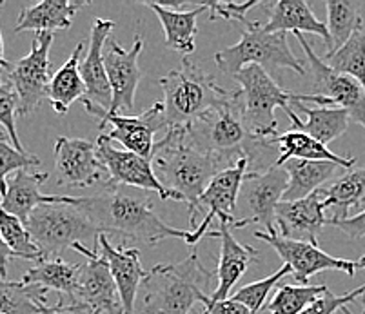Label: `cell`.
Listing matches in <instances>:
<instances>
[{
    "instance_id": "cell-1",
    "label": "cell",
    "mask_w": 365,
    "mask_h": 314,
    "mask_svg": "<svg viewBox=\"0 0 365 314\" xmlns=\"http://www.w3.org/2000/svg\"><path fill=\"white\" fill-rule=\"evenodd\" d=\"M75 206L81 207L98 233H115L133 238L149 246H158L168 238H180L187 242L191 231L175 229L165 224L155 211L145 191L129 187H111L91 197H76Z\"/></svg>"
},
{
    "instance_id": "cell-2",
    "label": "cell",
    "mask_w": 365,
    "mask_h": 314,
    "mask_svg": "<svg viewBox=\"0 0 365 314\" xmlns=\"http://www.w3.org/2000/svg\"><path fill=\"white\" fill-rule=\"evenodd\" d=\"M185 129L191 144L220 162L224 169L233 167L240 160H247L251 167L271 151L278 150L271 138L257 137L247 125L240 89Z\"/></svg>"
},
{
    "instance_id": "cell-3",
    "label": "cell",
    "mask_w": 365,
    "mask_h": 314,
    "mask_svg": "<svg viewBox=\"0 0 365 314\" xmlns=\"http://www.w3.org/2000/svg\"><path fill=\"white\" fill-rule=\"evenodd\" d=\"M153 169L165 189L178 193L187 204L191 231L197 229L195 216L200 211V197L215 174L224 171L220 162L195 147L187 129L173 127L155 145Z\"/></svg>"
},
{
    "instance_id": "cell-4",
    "label": "cell",
    "mask_w": 365,
    "mask_h": 314,
    "mask_svg": "<svg viewBox=\"0 0 365 314\" xmlns=\"http://www.w3.org/2000/svg\"><path fill=\"white\" fill-rule=\"evenodd\" d=\"M213 276L202 266L195 249L182 262L155 266L142 283L145 291L142 314H189L195 303L207 307Z\"/></svg>"
},
{
    "instance_id": "cell-5",
    "label": "cell",
    "mask_w": 365,
    "mask_h": 314,
    "mask_svg": "<svg viewBox=\"0 0 365 314\" xmlns=\"http://www.w3.org/2000/svg\"><path fill=\"white\" fill-rule=\"evenodd\" d=\"M162 88V113L173 127H189L209 109L227 100L233 91L224 89L198 64L184 58L180 69H173L158 80Z\"/></svg>"
},
{
    "instance_id": "cell-6",
    "label": "cell",
    "mask_w": 365,
    "mask_h": 314,
    "mask_svg": "<svg viewBox=\"0 0 365 314\" xmlns=\"http://www.w3.org/2000/svg\"><path fill=\"white\" fill-rule=\"evenodd\" d=\"M218 69L233 77L247 66H260L271 75L277 69H293L304 77L305 68L287 44V33H267L260 22H247L237 44L215 55Z\"/></svg>"
},
{
    "instance_id": "cell-7",
    "label": "cell",
    "mask_w": 365,
    "mask_h": 314,
    "mask_svg": "<svg viewBox=\"0 0 365 314\" xmlns=\"http://www.w3.org/2000/svg\"><path fill=\"white\" fill-rule=\"evenodd\" d=\"M231 78L240 84L245 122L257 137L273 138L278 135L274 109L280 108L289 117L293 113L291 104L307 102V95L289 93L282 89L260 66H247Z\"/></svg>"
},
{
    "instance_id": "cell-8",
    "label": "cell",
    "mask_w": 365,
    "mask_h": 314,
    "mask_svg": "<svg viewBox=\"0 0 365 314\" xmlns=\"http://www.w3.org/2000/svg\"><path fill=\"white\" fill-rule=\"evenodd\" d=\"M33 242L38 246L42 260L58 258L66 249H73L75 244L101 233L88 214L78 206L71 204H44L38 206L26 221Z\"/></svg>"
},
{
    "instance_id": "cell-9",
    "label": "cell",
    "mask_w": 365,
    "mask_h": 314,
    "mask_svg": "<svg viewBox=\"0 0 365 314\" xmlns=\"http://www.w3.org/2000/svg\"><path fill=\"white\" fill-rule=\"evenodd\" d=\"M289 186V174L285 167L271 165L264 173L249 171L240 189V204L244 213L237 218L231 227L251 226L258 224L265 233L277 231V207Z\"/></svg>"
},
{
    "instance_id": "cell-10",
    "label": "cell",
    "mask_w": 365,
    "mask_h": 314,
    "mask_svg": "<svg viewBox=\"0 0 365 314\" xmlns=\"http://www.w3.org/2000/svg\"><path fill=\"white\" fill-rule=\"evenodd\" d=\"M53 44V33H35L31 51L16 61L9 62L6 69L9 84L19 97V117H28L48 98V88L51 82V62L49 49Z\"/></svg>"
},
{
    "instance_id": "cell-11",
    "label": "cell",
    "mask_w": 365,
    "mask_h": 314,
    "mask_svg": "<svg viewBox=\"0 0 365 314\" xmlns=\"http://www.w3.org/2000/svg\"><path fill=\"white\" fill-rule=\"evenodd\" d=\"M95 144H97L98 158L108 171L106 186L129 187V189L145 191V193L155 191L164 202H184L180 194L162 186V182L158 180L157 173L153 169V160L138 157L131 151L118 150V147H115V142L109 140L104 133L97 138Z\"/></svg>"
},
{
    "instance_id": "cell-12",
    "label": "cell",
    "mask_w": 365,
    "mask_h": 314,
    "mask_svg": "<svg viewBox=\"0 0 365 314\" xmlns=\"http://www.w3.org/2000/svg\"><path fill=\"white\" fill-rule=\"evenodd\" d=\"M82 104L91 117L101 118L102 125H111V131H102L109 140L118 142L120 145H124L125 151H131L138 157L153 160V151L157 145L155 135L158 131L168 133V124H165L164 113H162V102H155L148 111L138 117H125L120 113L104 111L89 102H82Z\"/></svg>"
},
{
    "instance_id": "cell-13",
    "label": "cell",
    "mask_w": 365,
    "mask_h": 314,
    "mask_svg": "<svg viewBox=\"0 0 365 314\" xmlns=\"http://www.w3.org/2000/svg\"><path fill=\"white\" fill-rule=\"evenodd\" d=\"M255 238L269 244L277 251L285 266L291 267V274H293L294 282L298 286H309V280L314 274L324 273V271H340L347 276H354V273L358 271L356 262H353V260L334 258L313 244L284 238L278 231H274V233L257 231Z\"/></svg>"
},
{
    "instance_id": "cell-14",
    "label": "cell",
    "mask_w": 365,
    "mask_h": 314,
    "mask_svg": "<svg viewBox=\"0 0 365 314\" xmlns=\"http://www.w3.org/2000/svg\"><path fill=\"white\" fill-rule=\"evenodd\" d=\"M249 173V162L240 160L233 167L220 171L215 174V178L209 182L207 189L200 197V209L207 207V213L204 214L202 221L197 226V229L191 231V236L185 244L189 247H195L204 236L220 238V231H209V226L213 218H218L220 224H235V209H237L238 198H240L242 184Z\"/></svg>"
},
{
    "instance_id": "cell-15",
    "label": "cell",
    "mask_w": 365,
    "mask_h": 314,
    "mask_svg": "<svg viewBox=\"0 0 365 314\" xmlns=\"http://www.w3.org/2000/svg\"><path fill=\"white\" fill-rule=\"evenodd\" d=\"M73 249L86 258V263L82 266L78 293L69 303L89 314H124L111 269L97 247L89 249L84 244H75Z\"/></svg>"
},
{
    "instance_id": "cell-16",
    "label": "cell",
    "mask_w": 365,
    "mask_h": 314,
    "mask_svg": "<svg viewBox=\"0 0 365 314\" xmlns=\"http://www.w3.org/2000/svg\"><path fill=\"white\" fill-rule=\"evenodd\" d=\"M302 49L305 53V61L309 64L311 75H313L314 89L317 95L327 97L333 102V108H341L349 113L351 122L364 125L365 127V91L354 78L345 77L340 73L333 71L327 62L322 61L311 44L305 41L304 35H297Z\"/></svg>"
},
{
    "instance_id": "cell-17",
    "label": "cell",
    "mask_w": 365,
    "mask_h": 314,
    "mask_svg": "<svg viewBox=\"0 0 365 314\" xmlns=\"http://www.w3.org/2000/svg\"><path fill=\"white\" fill-rule=\"evenodd\" d=\"M56 180L66 187H91L108 174L97 153V144L82 138L55 140Z\"/></svg>"
},
{
    "instance_id": "cell-18",
    "label": "cell",
    "mask_w": 365,
    "mask_h": 314,
    "mask_svg": "<svg viewBox=\"0 0 365 314\" xmlns=\"http://www.w3.org/2000/svg\"><path fill=\"white\" fill-rule=\"evenodd\" d=\"M144 49L140 36L135 38L129 49H124L117 41L109 38L106 46L104 61L109 85L113 91L111 113H128L135 105V95L144 73L138 68V57Z\"/></svg>"
},
{
    "instance_id": "cell-19",
    "label": "cell",
    "mask_w": 365,
    "mask_h": 314,
    "mask_svg": "<svg viewBox=\"0 0 365 314\" xmlns=\"http://www.w3.org/2000/svg\"><path fill=\"white\" fill-rule=\"evenodd\" d=\"M113 29H115L113 21H104V19L93 21L89 49L81 62V75L84 78L86 89H88L86 98H82V102H89V104L97 105L104 111H111L113 104V91L111 85H109L104 61V49L111 38Z\"/></svg>"
},
{
    "instance_id": "cell-20",
    "label": "cell",
    "mask_w": 365,
    "mask_h": 314,
    "mask_svg": "<svg viewBox=\"0 0 365 314\" xmlns=\"http://www.w3.org/2000/svg\"><path fill=\"white\" fill-rule=\"evenodd\" d=\"M95 247L111 269V276L117 283L122 310L124 314H135L138 289L148 276V271H144L140 262V251L124 246L115 247L106 234H101L95 240Z\"/></svg>"
},
{
    "instance_id": "cell-21",
    "label": "cell",
    "mask_w": 365,
    "mask_h": 314,
    "mask_svg": "<svg viewBox=\"0 0 365 314\" xmlns=\"http://www.w3.org/2000/svg\"><path fill=\"white\" fill-rule=\"evenodd\" d=\"M324 191L294 202H280L277 207V231L284 238L318 246L322 227L327 224L324 216Z\"/></svg>"
},
{
    "instance_id": "cell-22",
    "label": "cell",
    "mask_w": 365,
    "mask_h": 314,
    "mask_svg": "<svg viewBox=\"0 0 365 314\" xmlns=\"http://www.w3.org/2000/svg\"><path fill=\"white\" fill-rule=\"evenodd\" d=\"M220 260H218L217 289L211 293V302L207 307L225 302L231 298V289L245 274V271L258 260V251L251 246H242L231 234L229 224H220ZM204 307V309H207Z\"/></svg>"
},
{
    "instance_id": "cell-23",
    "label": "cell",
    "mask_w": 365,
    "mask_h": 314,
    "mask_svg": "<svg viewBox=\"0 0 365 314\" xmlns=\"http://www.w3.org/2000/svg\"><path fill=\"white\" fill-rule=\"evenodd\" d=\"M48 173H29L28 169L16 171L8 180V193L0 198V204L8 213L15 214L22 221H28L33 211L44 204H71L75 206L76 197L61 194H42L41 186L48 180Z\"/></svg>"
},
{
    "instance_id": "cell-24",
    "label": "cell",
    "mask_w": 365,
    "mask_h": 314,
    "mask_svg": "<svg viewBox=\"0 0 365 314\" xmlns=\"http://www.w3.org/2000/svg\"><path fill=\"white\" fill-rule=\"evenodd\" d=\"M144 6L155 11L158 16L165 35V48L184 55L185 58L195 51L197 41V19L204 11H207L205 4L198 2L191 9H171L162 2H144Z\"/></svg>"
},
{
    "instance_id": "cell-25",
    "label": "cell",
    "mask_w": 365,
    "mask_h": 314,
    "mask_svg": "<svg viewBox=\"0 0 365 314\" xmlns=\"http://www.w3.org/2000/svg\"><path fill=\"white\" fill-rule=\"evenodd\" d=\"M267 33H294V35L322 36L325 46L329 44V31L327 26L322 24L313 13L311 6L304 0H277L271 4L269 21L264 24Z\"/></svg>"
},
{
    "instance_id": "cell-26",
    "label": "cell",
    "mask_w": 365,
    "mask_h": 314,
    "mask_svg": "<svg viewBox=\"0 0 365 314\" xmlns=\"http://www.w3.org/2000/svg\"><path fill=\"white\" fill-rule=\"evenodd\" d=\"M274 145L280 150V157L274 160V165L278 167H284L287 162L291 160H313V162H334L344 169H351L354 164H356V158L353 157H338L336 153L327 147V145L320 144L318 140H314L313 137H309L304 131H298V129H287L285 133L277 135V137L271 138Z\"/></svg>"
},
{
    "instance_id": "cell-27",
    "label": "cell",
    "mask_w": 365,
    "mask_h": 314,
    "mask_svg": "<svg viewBox=\"0 0 365 314\" xmlns=\"http://www.w3.org/2000/svg\"><path fill=\"white\" fill-rule=\"evenodd\" d=\"M86 6L88 2L42 0L38 4L29 6L19 13L15 33H53L56 29H68L73 24V16Z\"/></svg>"
},
{
    "instance_id": "cell-28",
    "label": "cell",
    "mask_w": 365,
    "mask_h": 314,
    "mask_svg": "<svg viewBox=\"0 0 365 314\" xmlns=\"http://www.w3.org/2000/svg\"><path fill=\"white\" fill-rule=\"evenodd\" d=\"M82 51H84V44L81 42L73 49L68 62L53 75L51 82H49L48 100L51 108L55 109V113L61 115V117L68 113L73 102L82 100L88 93L84 78L81 75Z\"/></svg>"
},
{
    "instance_id": "cell-29",
    "label": "cell",
    "mask_w": 365,
    "mask_h": 314,
    "mask_svg": "<svg viewBox=\"0 0 365 314\" xmlns=\"http://www.w3.org/2000/svg\"><path fill=\"white\" fill-rule=\"evenodd\" d=\"M82 266L64 262L62 258L41 260L22 276V282L28 286H41L46 291L51 289L68 296L73 302L81 287Z\"/></svg>"
},
{
    "instance_id": "cell-30",
    "label": "cell",
    "mask_w": 365,
    "mask_h": 314,
    "mask_svg": "<svg viewBox=\"0 0 365 314\" xmlns=\"http://www.w3.org/2000/svg\"><path fill=\"white\" fill-rule=\"evenodd\" d=\"M289 174V186L282 202H294L311 197L317 193L327 180L334 177V173L341 171L334 162H313V160H291L284 165Z\"/></svg>"
},
{
    "instance_id": "cell-31",
    "label": "cell",
    "mask_w": 365,
    "mask_h": 314,
    "mask_svg": "<svg viewBox=\"0 0 365 314\" xmlns=\"http://www.w3.org/2000/svg\"><path fill=\"white\" fill-rule=\"evenodd\" d=\"M294 105L300 108L302 113L307 117V120H302L300 125H297L298 131H304L309 137H313L314 140H318L320 144L327 145L333 140H336L338 137L347 131L351 124L349 113L341 108H307L302 102H297Z\"/></svg>"
},
{
    "instance_id": "cell-32",
    "label": "cell",
    "mask_w": 365,
    "mask_h": 314,
    "mask_svg": "<svg viewBox=\"0 0 365 314\" xmlns=\"http://www.w3.org/2000/svg\"><path fill=\"white\" fill-rule=\"evenodd\" d=\"M324 191V209H334L338 220L349 218V211L365 202V167L345 173Z\"/></svg>"
},
{
    "instance_id": "cell-33",
    "label": "cell",
    "mask_w": 365,
    "mask_h": 314,
    "mask_svg": "<svg viewBox=\"0 0 365 314\" xmlns=\"http://www.w3.org/2000/svg\"><path fill=\"white\" fill-rule=\"evenodd\" d=\"M325 9H327V31H329V44L325 53L327 58L344 48L354 33L364 29V21L356 6L344 0H327Z\"/></svg>"
},
{
    "instance_id": "cell-34",
    "label": "cell",
    "mask_w": 365,
    "mask_h": 314,
    "mask_svg": "<svg viewBox=\"0 0 365 314\" xmlns=\"http://www.w3.org/2000/svg\"><path fill=\"white\" fill-rule=\"evenodd\" d=\"M48 291L41 286L11 282L0 276V314H41L48 305Z\"/></svg>"
},
{
    "instance_id": "cell-35",
    "label": "cell",
    "mask_w": 365,
    "mask_h": 314,
    "mask_svg": "<svg viewBox=\"0 0 365 314\" xmlns=\"http://www.w3.org/2000/svg\"><path fill=\"white\" fill-rule=\"evenodd\" d=\"M327 286H287L278 287L273 294L271 302L265 305V309L271 314H300L309 305H313L325 291Z\"/></svg>"
},
{
    "instance_id": "cell-36",
    "label": "cell",
    "mask_w": 365,
    "mask_h": 314,
    "mask_svg": "<svg viewBox=\"0 0 365 314\" xmlns=\"http://www.w3.org/2000/svg\"><path fill=\"white\" fill-rule=\"evenodd\" d=\"M325 62L333 71L354 78L365 91V29L354 33L349 42Z\"/></svg>"
},
{
    "instance_id": "cell-37",
    "label": "cell",
    "mask_w": 365,
    "mask_h": 314,
    "mask_svg": "<svg viewBox=\"0 0 365 314\" xmlns=\"http://www.w3.org/2000/svg\"><path fill=\"white\" fill-rule=\"evenodd\" d=\"M0 233L4 236L6 244L9 249L16 254V258L22 260H33V262H41L42 253L35 242H33L31 234L28 227L21 218L15 214L8 213L0 204Z\"/></svg>"
},
{
    "instance_id": "cell-38",
    "label": "cell",
    "mask_w": 365,
    "mask_h": 314,
    "mask_svg": "<svg viewBox=\"0 0 365 314\" xmlns=\"http://www.w3.org/2000/svg\"><path fill=\"white\" fill-rule=\"evenodd\" d=\"M287 274H291V267L289 266H282L277 273H273L267 278H262L258 282L249 283V286L240 287L237 293L231 294V298L233 302L242 303V305L247 307L249 310H253V313L260 314L262 310L265 309V300H267L269 293L273 291V287L280 282L282 278H285Z\"/></svg>"
},
{
    "instance_id": "cell-39",
    "label": "cell",
    "mask_w": 365,
    "mask_h": 314,
    "mask_svg": "<svg viewBox=\"0 0 365 314\" xmlns=\"http://www.w3.org/2000/svg\"><path fill=\"white\" fill-rule=\"evenodd\" d=\"M41 164L42 160L35 155L15 150V145L8 140V135L0 131V198L8 193V174L28 167H38Z\"/></svg>"
},
{
    "instance_id": "cell-40",
    "label": "cell",
    "mask_w": 365,
    "mask_h": 314,
    "mask_svg": "<svg viewBox=\"0 0 365 314\" xmlns=\"http://www.w3.org/2000/svg\"><path fill=\"white\" fill-rule=\"evenodd\" d=\"M16 115H19V97H16L15 89L11 84H0V125L6 129L15 150L26 153L24 145L16 133Z\"/></svg>"
},
{
    "instance_id": "cell-41",
    "label": "cell",
    "mask_w": 365,
    "mask_h": 314,
    "mask_svg": "<svg viewBox=\"0 0 365 314\" xmlns=\"http://www.w3.org/2000/svg\"><path fill=\"white\" fill-rule=\"evenodd\" d=\"M364 294H365V283L361 287H358V289L349 291V293H345V294H340V296L331 293V291L327 289L324 294H322L320 298L313 303V305H309L304 313L300 314H336V310L345 309L351 302L361 298Z\"/></svg>"
},
{
    "instance_id": "cell-42",
    "label": "cell",
    "mask_w": 365,
    "mask_h": 314,
    "mask_svg": "<svg viewBox=\"0 0 365 314\" xmlns=\"http://www.w3.org/2000/svg\"><path fill=\"white\" fill-rule=\"evenodd\" d=\"M205 4L209 11V19L217 21V19H224V21H237L242 24H247V11L258 6L260 2H202Z\"/></svg>"
},
{
    "instance_id": "cell-43",
    "label": "cell",
    "mask_w": 365,
    "mask_h": 314,
    "mask_svg": "<svg viewBox=\"0 0 365 314\" xmlns=\"http://www.w3.org/2000/svg\"><path fill=\"white\" fill-rule=\"evenodd\" d=\"M327 224L334 226L336 229H340L341 233H345L349 238H365V209L361 213L354 214V216L344 218V220H338V218H327Z\"/></svg>"
},
{
    "instance_id": "cell-44",
    "label": "cell",
    "mask_w": 365,
    "mask_h": 314,
    "mask_svg": "<svg viewBox=\"0 0 365 314\" xmlns=\"http://www.w3.org/2000/svg\"><path fill=\"white\" fill-rule=\"evenodd\" d=\"M204 314H257V313L249 310L247 307L242 305V303L238 302H233V300H225V302H220L217 303V305L204 309Z\"/></svg>"
},
{
    "instance_id": "cell-45",
    "label": "cell",
    "mask_w": 365,
    "mask_h": 314,
    "mask_svg": "<svg viewBox=\"0 0 365 314\" xmlns=\"http://www.w3.org/2000/svg\"><path fill=\"white\" fill-rule=\"evenodd\" d=\"M41 314H89L82 310L81 307L73 305V303H66L64 300L56 303V305H42Z\"/></svg>"
},
{
    "instance_id": "cell-46",
    "label": "cell",
    "mask_w": 365,
    "mask_h": 314,
    "mask_svg": "<svg viewBox=\"0 0 365 314\" xmlns=\"http://www.w3.org/2000/svg\"><path fill=\"white\" fill-rule=\"evenodd\" d=\"M11 258H16V254L9 249L4 236H2V233H0V276H2V278L8 276V263Z\"/></svg>"
},
{
    "instance_id": "cell-47",
    "label": "cell",
    "mask_w": 365,
    "mask_h": 314,
    "mask_svg": "<svg viewBox=\"0 0 365 314\" xmlns=\"http://www.w3.org/2000/svg\"><path fill=\"white\" fill-rule=\"evenodd\" d=\"M9 68V62L4 58V41H2V33H0V73L2 69H8ZM2 84V82H0Z\"/></svg>"
},
{
    "instance_id": "cell-48",
    "label": "cell",
    "mask_w": 365,
    "mask_h": 314,
    "mask_svg": "<svg viewBox=\"0 0 365 314\" xmlns=\"http://www.w3.org/2000/svg\"><path fill=\"white\" fill-rule=\"evenodd\" d=\"M361 305H364V313H361V314H365V294H364V296H361ZM341 310H344L345 314H353L349 309H347V307H345V309H341Z\"/></svg>"
},
{
    "instance_id": "cell-49",
    "label": "cell",
    "mask_w": 365,
    "mask_h": 314,
    "mask_svg": "<svg viewBox=\"0 0 365 314\" xmlns=\"http://www.w3.org/2000/svg\"><path fill=\"white\" fill-rule=\"evenodd\" d=\"M356 266L358 269H365V256H361L360 260H356Z\"/></svg>"
}]
</instances>
